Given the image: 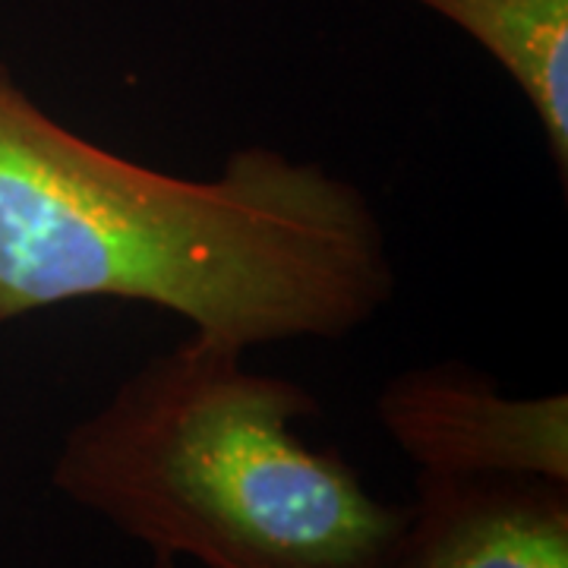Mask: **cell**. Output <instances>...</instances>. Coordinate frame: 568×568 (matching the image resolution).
Wrapping results in <instances>:
<instances>
[{
  "label": "cell",
  "instance_id": "3957f363",
  "mask_svg": "<svg viewBox=\"0 0 568 568\" xmlns=\"http://www.w3.org/2000/svg\"><path fill=\"white\" fill-rule=\"evenodd\" d=\"M376 420L417 474L568 484L562 392L515 398L484 373L448 361L392 376L376 395Z\"/></svg>",
  "mask_w": 568,
  "mask_h": 568
},
{
  "label": "cell",
  "instance_id": "277c9868",
  "mask_svg": "<svg viewBox=\"0 0 568 568\" xmlns=\"http://www.w3.org/2000/svg\"><path fill=\"white\" fill-rule=\"evenodd\" d=\"M388 568H568V484L417 474Z\"/></svg>",
  "mask_w": 568,
  "mask_h": 568
},
{
  "label": "cell",
  "instance_id": "6da1fadb",
  "mask_svg": "<svg viewBox=\"0 0 568 568\" xmlns=\"http://www.w3.org/2000/svg\"><path fill=\"white\" fill-rule=\"evenodd\" d=\"M395 287L379 209L323 162L244 145L178 178L70 130L0 63V325L108 297L250 354L351 338Z\"/></svg>",
  "mask_w": 568,
  "mask_h": 568
},
{
  "label": "cell",
  "instance_id": "5b68a950",
  "mask_svg": "<svg viewBox=\"0 0 568 568\" xmlns=\"http://www.w3.org/2000/svg\"><path fill=\"white\" fill-rule=\"evenodd\" d=\"M487 51L534 108L559 181L568 174V0H414Z\"/></svg>",
  "mask_w": 568,
  "mask_h": 568
},
{
  "label": "cell",
  "instance_id": "8992f818",
  "mask_svg": "<svg viewBox=\"0 0 568 568\" xmlns=\"http://www.w3.org/2000/svg\"><path fill=\"white\" fill-rule=\"evenodd\" d=\"M152 568H178V559H171L164 552H152Z\"/></svg>",
  "mask_w": 568,
  "mask_h": 568
},
{
  "label": "cell",
  "instance_id": "7a4b0ae2",
  "mask_svg": "<svg viewBox=\"0 0 568 568\" xmlns=\"http://www.w3.org/2000/svg\"><path fill=\"white\" fill-rule=\"evenodd\" d=\"M246 354L183 338L142 361L67 429L51 484L123 537L203 568H388L407 506L376 499L294 379Z\"/></svg>",
  "mask_w": 568,
  "mask_h": 568
}]
</instances>
